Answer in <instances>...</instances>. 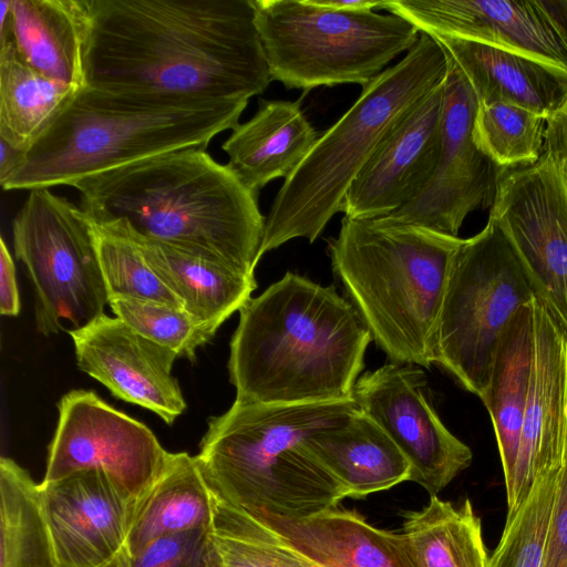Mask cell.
Instances as JSON below:
<instances>
[{"mask_svg": "<svg viewBox=\"0 0 567 567\" xmlns=\"http://www.w3.org/2000/svg\"><path fill=\"white\" fill-rule=\"evenodd\" d=\"M86 3V86L248 101L271 82L252 0Z\"/></svg>", "mask_w": 567, "mask_h": 567, "instance_id": "6da1fadb", "label": "cell"}, {"mask_svg": "<svg viewBox=\"0 0 567 567\" xmlns=\"http://www.w3.org/2000/svg\"><path fill=\"white\" fill-rule=\"evenodd\" d=\"M372 336L333 287L287 271L239 310L230 340L236 400L268 404L349 401Z\"/></svg>", "mask_w": 567, "mask_h": 567, "instance_id": "7a4b0ae2", "label": "cell"}, {"mask_svg": "<svg viewBox=\"0 0 567 567\" xmlns=\"http://www.w3.org/2000/svg\"><path fill=\"white\" fill-rule=\"evenodd\" d=\"M95 223L208 257L255 276L266 217L258 195L203 148L153 156L76 182Z\"/></svg>", "mask_w": 567, "mask_h": 567, "instance_id": "3957f363", "label": "cell"}, {"mask_svg": "<svg viewBox=\"0 0 567 567\" xmlns=\"http://www.w3.org/2000/svg\"><path fill=\"white\" fill-rule=\"evenodd\" d=\"M247 100H210L82 86L22 153L3 190L76 182L184 148L206 150L233 130Z\"/></svg>", "mask_w": 567, "mask_h": 567, "instance_id": "277c9868", "label": "cell"}, {"mask_svg": "<svg viewBox=\"0 0 567 567\" xmlns=\"http://www.w3.org/2000/svg\"><path fill=\"white\" fill-rule=\"evenodd\" d=\"M354 400L268 404L235 400L208 420L196 455L212 493L252 515H318L348 497L307 447L312 433L344 420Z\"/></svg>", "mask_w": 567, "mask_h": 567, "instance_id": "5b68a950", "label": "cell"}, {"mask_svg": "<svg viewBox=\"0 0 567 567\" xmlns=\"http://www.w3.org/2000/svg\"><path fill=\"white\" fill-rule=\"evenodd\" d=\"M463 241L423 226L346 215L328 238L333 272L390 362L433 364L432 338Z\"/></svg>", "mask_w": 567, "mask_h": 567, "instance_id": "8992f818", "label": "cell"}, {"mask_svg": "<svg viewBox=\"0 0 567 567\" xmlns=\"http://www.w3.org/2000/svg\"><path fill=\"white\" fill-rule=\"evenodd\" d=\"M447 74L439 42L421 33L395 65L369 84L285 178L266 217L259 259L295 238L313 243L342 209L352 182L386 133Z\"/></svg>", "mask_w": 567, "mask_h": 567, "instance_id": "52a82bcc", "label": "cell"}, {"mask_svg": "<svg viewBox=\"0 0 567 567\" xmlns=\"http://www.w3.org/2000/svg\"><path fill=\"white\" fill-rule=\"evenodd\" d=\"M271 81L287 89L354 83L362 87L419 40L396 14L339 11L310 0H252Z\"/></svg>", "mask_w": 567, "mask_h": 567, "instance_id": "ba28073f", "label": "cell"}, {"mask_svg": "<svg viewBox=\"0 0 567 567\" xmlns=\"http://www.w3.org/2000/svg\"><path fill=\"white\" fill-rule=\"evenodd\" d=\"M534 298L513 245L489 217L453 260L432 338L433 364L482 399L503 330Z\"/></svg>", "mask_w": 567, "mask_h": 567, "instance_id": "9c48e42d", "label": "cell"}, {"mask_svg": "<svg viewBox=\"0 0 567 567\" xmlns=\"http://www.w3.org/2000/svg\"><path fill=\"white\" fill-rule=\"evenodd\" d=\"M13 249L34 291L38 331L81 328L104 313L109 295L87 214L49 188L32 189L12 223Z\"/></svg>", "mask_w": 567, "mask_h": 567, "instance_id": "30bf717a", "label": "cell"}, {"mask_svg": "<svg viewBox=\"0 0 567 567\" xmlns=\"http://www.w3.org/2000/svg\"><path fill=\"white\" fill-rule=\"evenodd\" d=\"M489 217L567 337V171L543 153L536 163L504 174Z\"/></svg>", "mask_w": 567, "mask_h": 567, "instance_id": "8fae6325", "label": "cell"}, {"mask_svg": "<svg viewBox=\"0 0 567 567\" xmlns=\"http://www.w3.org/2000/svg\"><path fill=\"white\" fill-rule=\"evenodd\" d=\"M59 419L48 447L41 483L82 471L106 474L141 497L164 472L171 453L144 423L103 401L95 392L72 390L58 403Z\"/></svg>", "mask_w": 567, "mask_h": 567, "instance_id": "7c38bea8", "label": "cell"}, {"mask_svg": "<svg viewBox=\"0 0 567 567\" xmlns=\"http://www.w3.org/2000/svg\"><path fill=\"white\" fill-rule=\"evenodd\" d=\"M446 58L441 151L435 172L412 200L379 219L457 236L470 213L492 207L506 168L495 164L474 143L478 102L463 72L447 54Z\"/></svg>", "mask_w": 567, "mask_h": 567, "instance_id": "4fadbf2b", "label": "cell"}, {"mask_svg": "<svg viewBox=\"0 0 567 567\" xmlns=\"http://www.w3.org/2000/svg\"><path fill=\"white\" fill-rule=\"evenodd\" d=\"M426 392L421 367L389 362L358 378L353 399L408 458L410 481L435 496L471 465L473 453L443 424Z\"/></svg>", "mask_w": 567, "mask_h": 567, "instance_id": "5bb4252c", "label": "cell"}, {"mask_svg": "<svg viewBox=\"0 0 567 567\" xmlns=\"http://www.w3.org/2000/svg\"><path fill=\"white\" fill-rule=\"evenodd\" d=\"M39 491L59 567L121 566L141 497L99 471L39 483Z\"/></svg>", "mask_w": 567, "mask_h": 567, "instance_id": "9a60e30c", "label": "cell"}, {"mask_svg": "<svg viewBox=\"0 0 567 567\" xmlns=\"http://www.w3.org/2000/svg\"><path fill=\"white\" fill-rule=\"evenodd\" d=\"M68 332L79 369L114 396L154 412L166 424L183 414L186 401L172 374L176 352L105 313Z\"/></svg>", "mask_w": 567, "mask_h": 567, "instance_id": "2e32d148", "label": "cell"}, {"mask_svg": "<svg viewBox=\"0 0 567 567\" xmlns=\"http://www.w3.org/2000/svg\"><path fill=\"white\" fill-rule=\"evenodd\" d=\"M444 81L379 143L347 192L341 209L346 216H386L412 200L429 183L441 151Z\"/></svg>", "mask_w": 567, "mask_h": 567, "instance_id": "e0dca14e", "label": "cell"}, {"mask_svg": "<svg viewBox=\"0 0 567 567\" xmlns=\"http://www.w3.org/2000/svg\"><path fill=\"white\" fill-rule=\"evenodd\" d=\"M381 9L421 33L481 42L567 71V49L538 0H393Z\"/></svg>", "mask_w": 567, "mask_h": 567, "instance_id": "ac0fdd59", "label": "cell"}, {"mask_svg": "<svg viewBox=\"0 0 567 567\" xmlns=\"http://www.w3.org/2000/svg\"><path fill=\"white\" fill-rule=\"evenodd\" d=\"M534 361L517 462L506 491L507 515L526 498L536 473L564 462L567 450V337L534 299Z\"/></svg>", "mask_w": 567, "mask_h": 567, "instance_id": "d6986e66", "label": "cell"}, {"mask_svg": "<svg viewBox=\"0 0 567 567\" xmlns=\"http://www.w3.org/2000/svg\"><path fill=\"white\" fill-rule=\"evenodd\" d=\"M463 72L478 103L503 102L548 117L567 99V71L481 42L431 35Z\"/></svg>", "mask_w": 567, "mask_h": 567, "instance_id": "ffe728a7", "label": "cell"}, {"mask_svg": "<svg viewBox=\"0 0 567 567\" xmlns=\"http://www.w3.org/2000/svg\"><path fill=\"white\" fill-rule=\"evenodd\" d=\"M254 516L326 567H417L402 533L379 529L352 511L331 508L298 519Z\"/></svg>", "mask_w": 567, "mask_h": 567, "instance_id": "44dd1931", "label": "cell"}, {"mask_svg": "<svg viewBox=\"0 0 567 567\" xmlns=\"http://www.w3.org/2000/svg\"><path fill=\"white\" fill-rule=\"evenodd\" d=\"M258 105L223 144L227 166L257 195L269 182L287 178L320 136L299 102L259 100Z\"/></svg>", "mask_w": 567, "mask_h": 567, "instance_id": "7402d4cb", "label": "cell"}, {"mask_svg": "<svg viewBox=\"0 0 567 567\" xmlns=\"http://www.w3.org/2000/svg\"><path fill=\"white\" fill-rule=\"evenodd\" d=\"M307 447L341 482L364 497L410 481L411 465L383 429L359 408L306 439Z\"/></svg>", "mask_w": 567, "mask_h": 567, "instance_id": "603a6c76", "label": "cell"}, {"mask_svg": "<svg viewBox=\"0 0 567 567\" xmlns=\"http://www.w3.org/2000/svg\"><path fill=\"white\" fill-rule=\"evenodd\" d=\"M87 27L86 0H12L8 40L30 68L82 87Z\"/></svg>", "mask_w": 567, "mask_h": 567, "instance_id": "cb8c5ba5", "label": "cell"}, {"mask_svg": "<svg viewBox=\"0 0 567 567\" xmlns=\"http://www.w3.org/2000/svg\"><path fill=\"white\" fill-rule=\"evenodd\" d=\"M131 234L150 266L181 300L184 309L214 334L247 303L257 288L255 276L215 259Z\"/></svg>", "mask_w": 567, "mask_h": 567, "instance_id": "d4e9b609", "label": "cell"}, {"mask_svg": "<svg viewBox=\"0 0 567 567\" xmlns=\"http://www.w3.org/2000/svg\"><path fill=\"white\" fill-rule=\"evenodd\" d=\"M534 299L523 306L503 330L488 386L481 399L492 420L506 491L514 477L530 385L535 344Z\"/></svg>", "mask_w": 567, "mask_h": 567, "instance_id": "484cf974", "label": "cell"}, {"mask_svg": "<svg viewBox=\"0 0 567 567\" xmlns=\"http://www.w3.org/2000/svg\"><path fill=\"white\" fill-rule=\"evenodd\" d=\"M213 507V494L196 456L171 453L162 475L140 498L127 538V557L159 537L209 528Z\"/></svg>", "mask_w": 567, "mask_h": 567, "instance_id": "4316f807", "label": "cell"}, {"mask_svg": "<svg viewBox=\"0 0 567 567\" xmlns=\"http://www.w3.org/2000/svg\"><path fill=\"white\" fill-rule=\"evenodd\" d=\"M78 89L30 68L8 40L0 45V140L24 152Z\"/></svg>", "mask_w": 567, "mask_h": 567, "instance_id": "83f0119b", "label": "cell"}, {"mask_svg": "<svg viewBox=\"0 0 567 567\" xmlns=\"http://www.w3.org/2000/svg\"><path fill=\"white\" fill-rule=\"evenodd\" d=\"M417 567H488L480 517L466 498L455 507L431 496L404 516L403 533Z\"/></svg>", "mask_w": 567, "mask_h": 567, "instance_id": "f1b7e54d", "label": "cell"}, {"mask_svg": "<svg viewBox=\"0 0 567 567\" xmlns=\"http://www.w3.org/2000/svg\"><path fill=\"white\" fill-rule=\"evenodd\" d=\"M0 567H59L39 484L13 460L0 458Z\"/></svg>", "mask_w": 567, "mask_h": 567, "instance_id": "f546056e", "label": "cell"}, {"mask_svg": "<svg viewBox=\"0 0 567 567\" xmlns=\"http://www.w3.org/2000/svg\"><path fill=\"white\" fill-rule=\"evenodd\" d=\"M213 503L210 567H326L250 513L214 494Z\"/></svg>", "mask_w": 567, "mask_h": 567, "instance_id": "4dcf8cb0", "label": "cell"}, {"mask_svg": "<svg viewBox=\"0 0 567 567\" xmlns=\"http://www.w3.org/2000/svg\"><path fill=\"white\" fill-rule=\"evenodd\" d=\"M94 245L109 300L133 298L183 307L157 276L128 228L120 221L91 219Z\"/></svg>", "mask_w": 567, "mask_h": 567, "instance_id": "1f68e13d", "label": "cell"}, {"mask_svg": "<svg viewBox=\"0 0 567 567\" xmlns=\"http://www.w3.org/2000/svg\"><path fill=\"white\" fill-rule=\"evenodd\" d=\"M561 464L539 470L517 511L506 516L488 567H544Z\"/></svg>", "mask_w": 567, "mask_h": 567, "instance_id": "d6a6232c", "label": "cell"}, {"mask_svg": "<svg viewBox=\"0 0 567 567\" xmlns=\"http://www.w3.org/2000/svg\"><path fill=\"white\" fill-rule=\"evenodd\" d=\"M546 117L518 105L478 103L473 140L499 167L534 164L543 154Z\"/></svg>", "mask_w": 567, "mask_h": 567, "instance_id": "836d02e7", "label": "cell"}, {"mask_svg": "<svg viewBox=\"0 0 567 567\" xmlns=\"http://www.w3.org/2000/svg\"><path fill=\"white\" fill-rule=\"evenodd\" d=\"M109 306L115 317L138 333L190 361L196 359L197 349L215 336L184 308L174 305L113 298L109 300Z\"/></svg>", "mask_w": 567, "mask_h": 567, "instance_id": "e575fe53", "label": "cell"}, {"mask_svg": "<svg viewBox=\"0 0 567 567\" xmlns=\"http://www.w3.org/2000/svg\"><path fill=\"white\" fill-rule=\"evenodd\" d=\"M208 529L198 528L155 539L120 567H210Z\"/></svg>", "mask_w": 567, "mask_h": 567, "instance_id": "d590c367", "label": "cell"}, {"mask_svg": "<svg viewBox=\"0 0 567 567\" xmlns=\"http://www.w3.org/2000/svg\"><path fill=\"white\" fill-rule=\"evenodd\" d=\"M544 567H567V450L557 481Z\"/></svg>", "mask_w": 567, "mask_h": 567, "instance_id": "8d00e7d4", "label": "cell"}, {"mask_svg": "<svg viewBox=\"0 0 567 567\" xmlns=\"http://www.w3.org/2000/svg\"><path fill=\"white\" fill-rule=\"evenodd\" d=\"M543 153L567 171V99L546 118Z\"/></svg>", "mask_w": 567, "mask_h": 567, "instance_id": "74e56055", "label": "cell"}, {"mask_svg": "<svg viewBox=\"0 0 567 567\" xmlns=\"http://www.w3.org/2000/svg\"><path fill=\"white\" fill-rule=\"evenodd\" d=\"M21 302L17 284L16 267L4 239L0 238V313L16 317Z\"/></svg>", "mask_w": 567, "mask_h": 567, "instance_id": "f35d334b", "label": "cell"}, {"mask_svg": "<svg viewBox=\"0 0 567 567\" xmlns=\"http://www.w3.org/2000/svg\"><path fill=\"white\" fill-rule=\"evenodd\" d=\"M567 49V0H538Z\"/></svg>", "mask_w": 567, "mask_h": 567, "instance_id": "ab89813d", "label": "cell"}, {"mask_svg": "<svg viewBox=\"0 0 567 567\" xmlns=\"http://www.w3.org/2000/svg\"><path fill=\"white\" fill-rule=\"evenodd\" d=\"M311 3L339 11H362L381 9L383 1L370 0H310Z\"/></svg>", "mask_w": 567, "mask_h": 567, "instance_id": "60d3db41", "label": "cell"}, {"mask_svg": "<svg viewBox=\"0 0 567 567\" xmlns=\"http://www.w3.org/2000/svg\"><path fill=\"white\" fill-rule=\"evenodd\" d=\"M22 151L0 140V185H2L18 167Z\"/></svg>", "mask_w": 567, "mask_h": 567, "instance_id": "b9f144b4", "label": "cell"}, {"mask_svg": "<svg viewBox=\"0 0 567 567\" xmlns=\"http://www.w3.org/2000/svg\"><path fill=\"white\" fill-rule=\"evenodd\" d=\"M12 0L0 1V45L8 41Z\"/></svg>", "mask_w": 567, "mask_h": 567, "instance_id": "7bdbcfd3", "label": "cell"}]
</instances>
